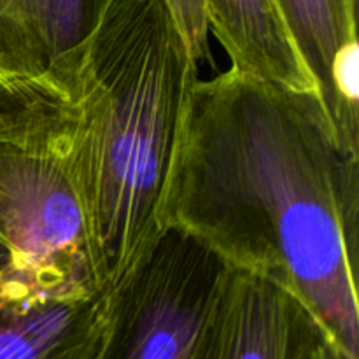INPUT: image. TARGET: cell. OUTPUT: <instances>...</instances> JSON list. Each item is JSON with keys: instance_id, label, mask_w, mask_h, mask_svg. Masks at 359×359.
Wrapping results in <instances>:
<instances>
[{"instance_id": "cell-6", "label": "cell", "mask_w": 359, "mask_h": 359, "mask_svg": "<svg viewBox=\"0 0 359 359\" xmlns=\"http://www.w3.org/2000/svg\"><path fill=\"white\" fill-rule=\"evenodd\" d=\"M340 142L359 154L358 0H273Z\"/></svg>"}, {"instance_id": "cell-2", "label": "cell", "mask_w": 359, "mask_h": 359, "mask_svg": "<svg viewBox=\"0 0 359 359\" xmlns=\"http://www.w3.org/2000/svg\"><path fill=\"white\" fill-rule=\"evenodd\" d=\"M167 0H109L67 63L74 168L102 290L160 230V203L198 67Z\"/></svg>"}, {"instance_id": "cell-3", "label": "cell", "mask_w": 359, "mask_h": 359, "mask_svg": "<svg viewBox=\"0 0 359 359\" xmlns=\"http://www.w3.org/2000/svg\"><path fill=\"white\" fill-rule=\"evenodd\" d=\"M76 109L46 76L0 74V241L49 297L102 290L74 168Z\"/></svg>"}, {"instance_id": "cell-8", "label": "cell", "mask_w": 359, "mask_h": 359, "mask_svg": "<svg viewBox=\"0 0 359 359\" xmlns=\"http://www.w3.org/2000/svg\"><path fill=\"white\" fill-rule=\"evenodd\" d=\"M109 0H0V74L60 84Z\"/></svg>"}, {"instance_id": "cell-9", "label": "cell", "mask_w": 359, "mask_h": 359, "mask_svg": "<svg viewBox=\"0 0 359 359\" xmlns=\"http://www.w3.org/2000/svg\"><path fill=\"white\" fill-rule=\"evenodd\" d=\"M209 34L231 69L297 90H318L273 0H203Z\"/></svg>"}, {"instance_id": "cell-5", "label": "cell", "mask_w": 359, "mask_h": 359, "mask_svg": "<svg viewBox=\"0 0 359 359\" xmlns=\"http://www.w3.org/2000/svg\"><path fill=\"white\" fill-rule=\"evenodd\" d=\"M325 342L326 330L290 287L231 269L210 359H309Z\"/></svg>"}, {"instance_id": "cell-4", "label": "cell", "mask_w": 359, "mask_h": 359, "mask_svg": "<svg viewBox=\"0 0 359 359\" xmlns=\"http://www.w3.org/2000/svg\"><path fill=\"white\" fill-rule=\"evenodd\" d=\"M231 269L207 245L160 226L105 287V321L93 359H210Z\"/></svg>"}, {"instance_id": "cell-11", "label": "cell", "mask_w": 359, "mask_h": 359, "mask_svg": "<svg viewBox=\"0 0 359 359\" xmlns=\"http://www.w3.org/2000/svg\"><path fill=\"white\" fill-rule=\"evenodd\" d=\"M309 359H344L332 342H325Z\"/></svg>"}, {"instance_id": "cell-10", "label": "cell", "mask_w": 359, "mask_h": 359, "mask_svg": "<svg viewBox=\"0 0 359 359\" xmlns=\"http://www.w3.org/2000/svg\"><path fill=\"white\" fill-rule=\"evenodd\" d=\"M0 283L27 284L32 290L37 291L30 283H28L27 277L23 276V272H21L20 266H18L16 259H14L13 252H11V249L7 248L2 241H0Z\"/></svg>"}, {"instance_id": "cell-1", "label": "cell", "mask_w": 359, "mask_h": 359, "mask_svg": "<svg viewBox=\"0 0 359 359\" xmlns=\"http://www.w3.org/2000/svg\"><path fill=\"white\" fill-rule=\"evenodd\" d=\"M160 226L230 269L290 287L344 359H359V154L318 90L228 69L196 79L161 195Z\"/></svg>"}, {"instance_id": "cell-7", "label": "cell", "mask_w": 359, "mask_h": 359, "mask_svg": "<svg viewBox=\"0 0 359 359\" xmlns=\"http://www.w3.org/2000/svg\"><path fill=\"white\" fill-rule=\"evenodd\" d=\"M105 321V291L49 297L0 283V359H93Z\"/></svg>"}]
</instances>
